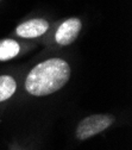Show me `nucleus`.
Listing matches in <instances>:
<instances>
[{
  "label": "nucleus",
  "instance_id": "obj_1",
  "mask_svg": "<svg viewBox=\"0 0 132 150\" xmlns=\"http://www.w3.org/2000/svg\"><path fill=\"white\" fill-rule=\"evenodd\" d=\"M70 78V67L62 59H49L37 64L28 75L25 88L35 97H44L61 89Z\"/></svg>",
  "mask_w": 132,
  "mask_h": 150
},
{
  "label": "nucleus",
  "instance_id": "obj_2",
  "mask_svg": "<svg viewBox=\"0 0 132 150\" xmlns=\"http://www.w3.org/2000/svg\"><path fill=\"white\" fill-rule=\"evenodd\" d=\"M114 120L111 115H92L80 122L76 129V137L81 141L95 136L106 130Z\"/></svg>",
  "mask_w": 132,
  "mask_h": 150
},
{
  "label": "nucleus",
  "instance_id": "obj_3",
  "mask_svg": "<svg viewBox=\"0 0 132 150\" xmlns=\"http://www.w3.org/2000/svg\"><path fill=\"white\" fill-rule=\"evenodd\" d=\"M81 28H82V23L79 18H69V19L64 21L59 26L57 31H56L55 35L56 42L63 47L71 44L78 38Z\"/></svg>",
  "mask_w": 132,
  "mask_h": 150
},
{
  "label": "nucleus",
  "instance_id": "obj_4",
  "mask_svg": "<svg viewBox=\"0 0 132 150\" xmlns=\"http://www.w3.org/2000/svg\"><path fill=\"white\" fill-rule=\"evenodd\" d=\"M49 29V23L44 19H31L19 24L16 29L18 36L23 38H35L47 32Z\"/></svg>",
  "mask_w": 132,
  "mask_h": 150
},
{
  "label": "nucleus",
  "instance_id": "obj_5",
  "mask_svg": "<svg viewBox=\"0 0 132 150\" xmlns=\"http://www.w3.org/2000/svg\"><path fill=\"white\" fill-rule=\"evenodd\" d=\"M20 47L13 40H1L0 41V61H7L13 59L19 54Z\"/></svg>",
  "mask_w": 132,
  "mask_h": 150
},
{
  "label": "nucleus",
  "instance_id": "obj_6",
  "mask_svg": "<svg viewBox=\"0 0 132 150\" xmlns=\"http://www.w3.org/2000/svg\"><path fill=\"white\" fill-rule=\"evenodd\" d=\"M17 83L14 79L10 75H1L0 76V103L10 99L16 92Z\"/></svg>",
  "mask_w": 132,
  "mask_h": 150
},
{
  "label": "nucleus",
  "instance_id": "obj_7",
  "mask_svg": "<svg viewBox=\"0 0 132 150\" xmlns=\"http://www.w3.org/2000/svg\"><path fill=\"white\" fill-rule=\"evenodd\" d=\"M0 1H1V0H0Z\"/></svg>",
  "mask_w": 132,
  "mask_h": 150
}]
</instances>
